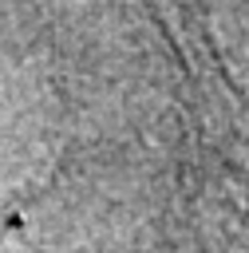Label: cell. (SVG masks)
Listing matches in <instances>:
<instances>
[{"label":"cell","instance_id":"obj_1","mask_svg":"<svg viewBox=\"0 0 249 253\" xmlns=\"http://www.w3.org/2000/svg\"><path fill=\"white\" fill-rule=\"evenodd\" d=\"M36 198V190L28 186L24 194H12L0 202V253H40L36 233L28 225V202Z\"/></svg>","mask_w":249,"mask_h":253}]
</instances>
